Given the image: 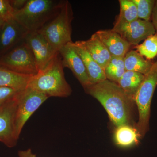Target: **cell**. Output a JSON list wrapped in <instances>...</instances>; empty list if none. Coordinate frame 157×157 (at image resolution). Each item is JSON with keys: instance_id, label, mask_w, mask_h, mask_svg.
Returning <instances> with one entry per match:
<instances>
[{"instance_id": "7c38bea8", "label": "cell", "mask_w": 157, "mask_h": 157, "mask_svg": "<svg viewBox=\"0 0 157 157\" xmlns=\"http://www.w3.org/2000/svg\"><path fill=\"white\" fill-rule=\"evenodd\" d=\"M29 33L14 19L4 22L0 32V56L23 41Z\"/></svg>"}, {"instance_id": "ba28073f", "label": "cell", "mask_w": 157, "mask_h": 157, "mask_svg": "<svg viewBox=\"0 0 157 157\" xmlns=\"http://www.w3.org/2000/svg\"><path fill=\"white\" fill-rule=\"evenodd\" d=\"M112 30L119 34L130 45H137L155 33L151 21L138 19L128 23L114 24Z\"/></svg>"}, {"instance_id": "6da1fadb", "label": "cell", "mask_w": 157, "mask_h": 157, "mask_svg": "<svg viewBox=\"0 0 157 157\" xmlns=\"http://www.w3.org/2000/svg\"><path fill=\"white\" fill-rule=\"evenodd\" d=\"M84 89L86 94L101 103L116 127L129 124L132 107L135 100L117 83L107 79L90 85Z\"/></svg>"}, {"instance_id": "52a82bcc", "label": "cell", "mask_w": 157, "mask_h": 157, "mask_svg": "<svg viewBox=\"0 0 157 157\" xmlns=\"http://www.w3.org/2000/svg\"><path fill=\"white\" fill-rule=\"evenodd\" d=\"M48 98L46 95L29 87L20 93L14 120V133L17 140L29 118Z\"/></svg>"}, {"instance_id": "ac0fdd59", "label": "cell", "mask_w": 157, "mask_h": 157, "mask_svg": "<svg viewBox=\"0 0 157 157\" xmlns=\"http://www.w3.org/2000/svg\"><path fill=\"white\" fill-rule=\"evenodd\" d=\"M114 138L118 146L127 147L137 144L140 136L136 128L124 124L116 127Z\"/></svg>"}, {"instance_id": "277c9868", "label": "cell", "mask_w": 157, "mask_h": 157, "mask_svg": "<svg viewBox=\"0 0 157 157\" xmlns=\"http://www.w3.org/2000/svg\"><path fill=\"white\" fill-rule=\"evenodd\" d=\"M73 19L71 4L68 1H63L56 16L38 32L44 36L55 50L59 52L63 46L72 42L71 22Z\"/></svg>"}, {"instance_id": "3957f363", "label": "cell", "mask_w": 157, "mask_h": 157, "mask_svg": "<svg viewBox=\"0 0 157 157\" xmlns=\"http://www.w3.org/2000/svg\"><path fill=\"white\" fill-rule=\"evenodd\" d=\"M63 1L28 0L23 9L16 11L14 19L29 33L39 32L56 16Z\"/></svg>"}, {"instance_id": "f1b7e54d", "label": "cell", "mask_w": 157, "mask_h": 157, "mask_svg": "<svg viewBox=\"0 0 157 157\" xmlns=\"http://www.w3.org/2000/svg\"><path fill=\"white\" fill-rule=\"evenodd\" d=\"M4 21H2L0 20V32H1V29L2 28V27L4 24Z\"/></svg>"}, {"instance_id": "7402d4cb", "label": "cell", "mask_w": 157, "mask_h": 157, "mask_svg": "<svg viewBox=\"0 0 157 157\" xmlns=\"http://www.w3.org/2000/svg\"><path fill=\"white\" fill-rule=\"evenodd\" d=\"M137 51L147 59H153L157 56V34L151 35L144 40L143 43L136 46Z\"/></svg>"}, {"instance_id": "cb8c5ba5", "label": "cell", "mask_w": 157, "mask_h": 157, "mask_svg": "<svg viewBox=\"0 0 157 157\" xmlns=\"http://www.w3.org/2000/svg\"><path fill=\"white\" fill-rule=\"evenodd\" d=\"M16 11L10 5L9 0H0V20L6 22L14 19Z\"/></svg>"}, {"instance_id": "ffe728a7", "label": "cell", "mask_w": 157, "mask_h": 157, "mask_svg": "<svg viewBox=\"0 0 157 157\" xmlns=\"http://www.w3.org/2000/svg\"><path fill=\"white\" fill-rule=\"evenodd\" d=\"M124 57L111 56V59L104 70L107 79L117 83L118 81L126 72Z\"/></svg>"}, {"instance_id": "d6986e66", "label": "cell", "mask_w": 157, "mask_h": 157, "mask_svg": "<svg viewBox=\"0 0 157 157\" xmlns=\"http://www.w3.org/2000/svg\"><path fill=\"white\" fill-rule=\"evenodd\" d=\"M144 75L134 71H126L117 84L128 95L134 98L143 81Z\"/></svg>"}, {"instance_id": "5b68a950", "label": "cell", "mask_w": 157, "mask_h": 157, "mask_svg": "<svg viewBox=\"0 0 157 157\" xmlns=\"http://www.w3.org/2000/svg\"><path fill=\"white\" fill-rule=\"evenodd\" d=\"M157 86V61L153 63L150 71L144 75L135 96L139 115L136 128L140 137H144L149 129L151 105Z\"/></svg>"}, {"instance_id": "603a6c76", "label": "cell", "mask_w": 157, "mask_h": 157, "mask_svg": "<svg viewBox=\"0 0 157 157\" xmlns=\"http://www.w3.org/2000/svg\"><path fill=\"white\" fill-rule=\"evenodd\" d=\"M137 7L138 19L150 21L154 8L155 0H133Z\"/></svg>"}, {"instance_id": "8fae6325", "label": "cell", "mask_w": 157, "mask_h": 157, "mask_svg": "<svg viewBox=\"0 0 157 157\" xmlns=\"http://www.w3.org/2000/svg\"><path fill=\"white\" fill-rule=\"evenodd\" d=\"M73 42L68 43L59 51L63 67L69 68L83 88L90 84L83 62L73 47Z\"/></svg>"}, {"instance_id": "2e32d148", "label": "cell", "mask_w": 157, "mask_h": 157, "mask_svg": "<svg viewBox=\"0 0 157 157\" xmlns=\"http://www.w3.org/2000/svg\"><path fill=\"white\" fill-rule=\"evenodd\" d=\"M33 76L15 73L0 66V87H10L23 91L28 87Z\"/></svg>"}, {"instance_id": "484cf974", "label": "cell", "mask_w": 157, "mask_h": 157, "mask_svg": "<svg viewBox=\"0 0 157 157\" xmlns=\"http://www.w3.org/2000/svg\"><path fill=\"white\" fill-rule=\"evenodd\" d=\"M27 2L28 0H9L10 5L16 11H19L23 9Z\"/></svg>"}, {"instance_id": "4fadbf2b", "label": "cell", "mask_w": 157, "mask_h": 157, "mask_svg": "<svg viewBox=\"0 0 157 157\" xmlns=\"http://www.w3.org/2000/svg\"><path fill=\"white\" fill-rule=\"evenodd\" d=\"M72 44L83 62L90 84H95L107 79L104 70L93 58L86 48L83 41L73 42Z\"/></svg>"}, {"instance_id": "30bf717a", "label": "cell", "mask_w": 157, "mask_h": 157, "mask_svg": "<svg viewBox=\"0 0 157 157\" xmlns=\"http://www.w3.org/2000/svg\"><path fill=\"white\" fill-rule=\"evenodd\" d=\"M25 40L33 54L39 71L44 69L58 52L39 32L29 33Z\"/></svg>"}, {"instance_id": "9c48e42d", "label": "cell", "mask_w": 157, "mask_h": 157, "mask_svg": "<svg viewBox=\"0 0 157 157\" xmlns=\"http://www.w3.org/2000/svg\"><path fill=\"white\" fill-rule=\"evenodd\" d=\"M19 96L0 107V142L9 147L15 146L18 140L14 133V120Z\"/></svg>"}, {"instance_id": "8992f818", "label": "cell", "mask_w": 157, "mask_h": 157, "mask_svg": "<svg viewBox=\"0 0 157 157\" xmlns=\"http://www.w3.org/2000/svg\"><path fill=\"white\" fill-rule=\"evenodd\" d=\"M0 66L14 73L34 76L39 72L35 57L25 39L0 56Z\"/></svg>"}, {"instance_id": "e0dca14e", "label": "cell", "mask_w": 157, "mask_h": 157, "mask_svg": "<svg viewBox=\"0 0 157 157\" xmlns=\"http://www.w3.org/2000/svg\"><path fill=\"white\" fill-rule=\"evenodd\" d=\"M124 63L126 71H134L144 75L150 71L153 64L135 50L127 52L124 57Z\"/></svg>"}, {"instance_id": "d4e9b609", "label": "cell", "mask_w": 157, "mask_h": 157, "mask_svg": "<svg viewBox=\"0 0 157 157\" xmlns=\"http://www.w3.org/2000/svg\"><path fill=\"white\" fill-rule=\"evenodd\" d=\"M21 91L13 88L0 87V107L17 98Z\"/></svg>"}, {"instance_id": "83f0119b", "label": "cell", "mask_w": 157, "mask_h": 157, "mask_svg": "<svg viewBox=\"0 0 157 157\" xmlns=\"http://www.w3.org/2000/svg\"><path fill=\"white\" fill-rule=\"evenodd\" d=\"M19 157H37L36 155L33 153L31 149L26 150L20 151L18 153Z\"/></svg>"}, {"instance_id": "9a60e30c", "label": "cell", "mask_w": 157, "mask_h": 157, "mask_svg": "<svg viewBox=\"0 0 157 157\" xmlns=\"http://www.w3.org/2000/svg\"><path fill=\"white\" fill-rule=\"evenodd\" d=\"M83 42L93 58L104 70L112 56L106 46L95 33L92 35L90 39Z\"/></svg>"}, {"instance_id": "44dd1931", "label": "cell", "mask_w": 157, "mask_h": 157, "mask_svg": "<svg viewBox=\"0 0 157 157\" xmlns=\"http://www.w3.org/2000/svg\"><path fill=\"white\" fill-rule=\"evenodd\" d=\"M120 12L116 24L128 23L138 19L137 7L133 0H119Z\"/></svg>"}, {"instance_id": "4316f807", "label": "cell", "mask_w": 157, "mask_h": 157, "mask_svg": "<svg viewBox=\"0 0 157 157\" xmlns=\"http://www.w3.org/2000/svg\"><path fill=\"white\" fill-rule=\"evenodd\" d=\"M151 19L152 23L154 26L155 30L157 34V1H155Z\"/></svg>"}, {"instance_id": "7a4b0ae2", "label": "cell", "mask_w": 157, "mask_h": 157, "mask_svg": "<svg viewBox=\"0 0 157 157\" xmlns=\"http://www.w3.org/2000/svg\"><path fill=\"white\" fill-rule=\"evenodd\" d=\"M63 68L58 52L44 69L31 77L28 87L48 98L69 97L72 93V89L65 78Z\"/></svg>"}, {"instance_id": "5bb4252c", "label": "cell", "mask_w": 157, "mask_h": 157, "mask_svg": "<svg viewBox=\"0 0 157 157\" xmlns=\"http://www.w3.org/2000/svg\"><path fill=\"white\" fill-rule=\"evenodd\" d=\"M95 33L111 56L124 57L129 51L131 45L115 31L112 29L100 30Z\"/></svg>"}]
</instances>
